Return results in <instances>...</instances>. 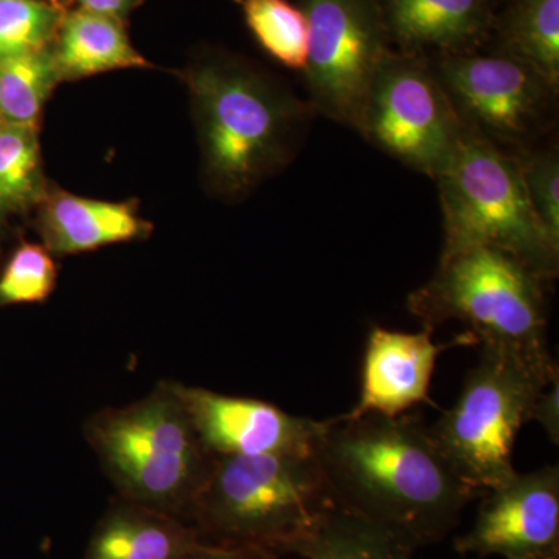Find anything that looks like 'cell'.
<instances>
[{
	"label": "cell",
	"instance_id": "1",
	"mask_svg": "<svg viewBox=\"0 0 559 559\" xmlns=\"http://www.w3.org/2000/svg\"><path fill=\"white\" fill-rule=\"evenodd\" d=\"M318 457L341 507L415 550L457 527L480 492L452 468L430 428L404 414L329 419Z\"/></svg>",
	"mask_w": 559,
	"mask_h": 559
},
{
	"label": "cell",
	"instance_id": "2",
	"mask_svg": "<svg viewBox=\"0 0 559 559\" xmlns=\"http://www.w3.org/2000/svg\"><path fill=\"white\" fill-rule=\"evenodd\" d=\"M340 506L319 457H215L190 511L205 543L294 554Z\"/></svg>",
	"mask_w": 559,
	"mask_h": 559
},
{
	"label": "cell",
	"instance_id": "3",
	"mask_svg": "<svg viewBox=\"0 0 559 559\" xmlns=\"http://www.w3.org/2000/svg\"><path fill=\"white\" fill-rule=\"evenodd\" d=\"M207 171L221 193L240 194L293 157L311 106L266 76L210 62L190 75Z\"/></svg>",
	"mask_w": 559,
	"mask_h": 559
},
{
	"label": "cell",
	"instance_id": "4",
	"mask_svg": "<svg viewBox=\"0 0 559 559\" xmlns=\"http://www.w3.org/2000/svg\"><path fill=\"white\" fill-rule=\"evenodd\" d=\"M86 437L120 498L189 522L215 455L202 444L176 382L94 415Z\"/></svg>",
	"mask_w": 559,
	"mask_h": 559
},
{
	"label": "cell",
	"instance_id": "5",
	"mask_svg": "<svg viewBox=\"0 0 559 559\" xmlns=\"http://www.w3.org/2000/svg\"><path fill=\"white\" fill-rule=\"evenodd\" d=\"M546 280L524 263L488 248L441 255L439 270L411 294L407 308L432 331L459 320L471 344L549 364Z\"/></svg>",
	"mask_w": 559,
	"mask_h": 559
},
{
	"label": "cell",
	"instance_id": "6",
	"mask_svg": "<svg viewBox=\"0 0 559 559\" xmlns=\"http://www.w3.org/2000/svg\"><path fill=\"white\" fill-rule=\"evenodd\" d=\"M443 210V253L500 250L547 283L557 278L559 246L530 201L516 154L466 128L448 167L437 176Z\"/></svg>",
	"mask_w": 559,
	"mask_h": 559
},
{
	"label": "cell",
	"instance_id": "7",
	"mask_svg": "<svg viewBox=\"0 0 559 559\" xmlns=\"http://www.w3.org/2000/svg\"><path fill=\"white\" fill-rule=\"evenodd\" d=\"M559 373L558 364H539L481 347L457 401L430 428L441 454L463 480L489 491L516 474L513 448L540 390Z\"/></svg>",
	"mask_w": 559,
	"mask_h": 559
},
{
	"label": "cell",
	"instance_id": "8",
	"mask_svg": "<svg viewBox=\"0 0 559 559\" xmlns=\"http://www.w3.org/2000/svg\"><path fill=\"white\" fill-rule=\"evenodd\" d=\"M356 131L436 180L457 153L466 127L436 72L388 51L371 80Z\"/></svg>",
	"mask_w": 559,
	"mask_h": 559
},
{
	"label": "cell",
	"instance_id": "9",
	"mask_svg": "<svg viewBox=\"0 0 559 559\" xmlns=\"http://www.w3.org/2000/svg\"><path fill=\"white\" fill-rule=\"evenodd\" d=\"M304 13L311 108L356 130L371 80L388 53L377 9L371 0H305Z\"/></svg>",
	"mask_w": 559,
	"mask_h": 559
},
{
	"label": "cell",
	"instance_id": "10",
	"mask_svg": "<svg viewBox=\"0 0 559 559\" xmlns=\"http://www.w3.org/2000/svg\"><path fill=\"white\" fill-rule=\"evenodd\" d=\"M468 130L502 148L522 145L543 130L557 90L511 55L444 58L436 72Z\"/></svg>",
	"mask_w": 559,
	"mask_h": 559
},
{
	"label": "cell",
	"instance_id": "11",
	"mask_svg": "<svg viewBox=\"0 0 559 559\" xmlns=\"http://www.w3.org/2000/svg\"><path fill=\"white\" fill-rule=\"evenodd\" d=\"M205 450L226 455H299L316 457L329 421L296 417L270 403L221 395L176 382Z\"/></svg>",
	"mask_w": 559,
	"mask_h": 559
},
{
	"label": "cell",
	"instance_id": "12",
	"mask_svg": "<svg viewBox=\"0 0 559 559\" xmlns=\"http://www.w3.org/2000/svg\"><path fill=\"white\" fill-rule=\"evenodd\" d=\"M468 533L455 539L463 557L536 559L559 554V468L514 474L489 489Z\"/></svg>",
	"mask_w": 559,
	"mask_h": 559
},
{
	"label": "cell",
	"instance_id": "13",
	"mask_svg": "<svg viewBox=\"0 0 559 559\" xmlns=\"http://www.w3.org/2000/svg\"><path fill=\"white\" fill-rule=\"evenodd\" d=\"M432 331L401 333L374 326L367 337L358 403L341 418L374 414L399 417L415 404H432L430 380L437 356L448 345L433 344Z\"/></svg>",
	"mask_w": 559,
	"mask_h": 559
},
{
	"label": "cell",
	"instance_id": "14",
	"mask_svg": "<svg viewBox=\"0 0 559 559\" xmlns=\"http://www.w3.org/2000/svg\"><path fill=\"white\" fill-rule=\"evenodd\" d=\"M201 540L189 522L119 496L95 525L84 559H182Z\"/></svg>",
	"mask_w": 559,
	"mask_h": 559
},
{
	"label": "cell",
	"instance_id": "15",
	"mask_svg": "<svg viewBox=\"0 0 559 559\" xmlns=\"http://www.w3.org/2000/svg\"><path fill=\"white\" fill-rule=\"evenodd\" d=\"M40 229L47 249L66 255L139 240L150 226L128 204L58 193L44 209Z\"/></svg>",
	"mask_w": 559,
	"mask_h": 559
},
{
	"label": "cell",
	"instance_id": "16",
	"mask_svg": "<svg viewBox=\"0 0 559 559\" xmlns=\"http://www.w3.org/2000/svg\"><path fill=\"white\" fill-rule=\"evenodd\" d=\"M61 75L90 76L109 70L146 68L116 17L80 10L62 25L57 55Z\"/></svg>",
	"mask_w": 559,
	"mask_h": 559
},
{
	"label": "cell",
	"instance_id": "17",
	"mask_svg": "<svg viewBox=\"0 0 559 559\" xmlns=\"http://www.w3.org/2000/svg\"><path fill=\"white\" fill-rule=\"evenodd\" d=\"M389 24L412 46L455 49L484 31V0H389Z\"/></svg>",
	"mask_w": 559,
	"mask_h": 559
},
{
	"label": "cell",
	"instance_id": "18",
	"mask_svg": "<svg viewBox=\"0 0 559 559\" xmlns=\"http://www.w3.org/2000/svg\"><path fill=\"white\" fill-rule=\"evenodd\" d=\"M414 551L395 533L337 506L294 554L307 559H412Z\"/></svg>",
	"mask_w": 559,
	"mask_h": 559
},
{
	"label": "cell",
	"instance_id": "19",
	"mask_svg": "<svg viewBox=\"0 0 559 559\" xmlns=\"http://www.w3.org/2000/svg\"><path fill=\"white\" fill-rule=\"evenodd\" d=\"M60 79L57 58L46 50L0 61V121L36 127L44 103Z\"/></svg>",
	"mask_w": 559,
	"mask_h": 559
},
{
	"label": "cell",
	"instance_id": "20",
	"mask_svg": "<svg viewBox=\"0 0 559 559\" xmlns=\"http://www.w3.org/2000/svg\"><path fill=\"white\" fill-rule=\"evenodd\" d=\"M511 57L527 62L554 90L559 87V0H520L509 22Z\"/></svg>",
	"mask_w": 559,
	"mask_h": 559
},
{
	"label": "cell",
	"instance_id": "21",
	"mask_svg": "<svg viewBox=\"0 0 559 559\" xmlns=\"http://www.w3.org/2000/svg\"><path fill=\"white\" fill-rule=\"evenodd\" d=\"M43 173L36 127L0 121V209L25 207L38 200Z\"/></svg>",
	"mask_w": 559,
	"mask_h": 559
},
{
	"label": "cell",
	"instance_id": "22",
	"mask_svg": "<svg viewBox=\"0 0 559 559\" xmlns=\"http://www.w3.org/2000/svg\"><path fill=\"white\" fill-rule=\"evenodd\" d=\"M246 21L263 49L286 68L305 70L308 21L286 0H246Z\"/></svg>",
	"mask_w": 559,
	"mask_h": 559
},
{
	"label": "cell",
	"instance_id": "23",
	"mask_svg": "<svg viewBox=\"0 0 559 559\" xmlns=\"http://www.w3.org/2000/svg\"><path fill=\"white\" fill-rule=\"evenodd\" d=\"M57 13L39 0H0V61L46 50Z\"/></svg>",
	"mask_w": 559,
	"mask_h": 559
},
{
	"label": "cell",
	"instance_id": "24",
	"mask_svg": "<svg viewBox=\"0 0 559 559\" xmlns=\"http://www.w3.org/2000/svg\"><path fill=\"white\" fill-rule=\"evenodd\" d=\"M57 283V264L50 250L25 242L11 257L0 277V304H38L50 296Z\"/></svg>",
	"mask_w": 559,
	"mask_h": 559
},
{
	"label": "cell",
	"instance_id": "25",
	"mask_svg": "<svg viewBox=\"0 0 559 559\" xmlns=\"http://www.w3.org/2000/svg\"><path fill=\"white\" fill-rule=\"evenodd\" d=\"M533 209L555 245L559 246V157L558 151H524L516 156Z\"/></svg>",
	"mask_w": 559,
	"mask_h": 559
},
{
	"label": "cell",
	"instance_id": "26",
	"mask_svg": "<svg viewBox=\"0 0 559 559\" xmlns=\"http://www.w3.org/2000/svg\"><path fill=\"white\" fill-rule=\"evenodd\" d=\"M532 421H538L554 444H559V373L540 390L532 411Z\"/></svg>",
	"mask_w": 559,
	"mask_h": 559
},
{
	"label": "cell",
	"instance_id": "27",
	"mask_svg": "<svg viewBox=\"0 0 559 559\" xmlns=\"http://www.w3.org/2000/svg\"><path fill=\"white\" fill-rule=\"evenodd\" d=\"M274 551L252 546H221V544L205 543L193 547L182 559H278Z\"/></svg>",
	"mask_w": 559,
	"mask_h": 559
},
{
	"label": "cell",
	"instance_id": "28",
	"mask_svg": "<svg viewBox=\"0 0 559 559\" xmlns=\"http://www.w3.org/2000/svg\"><path fill=\"white\" fill-rule=\"evenodd\" d=\"M83 10L92 13L103 14V16L116 17L130 9L131 0H79Z\"/></svg>",
	"mask_w": 559,
	"mask_h": 559
},
{
	"label": "cell",
	"instance_id": "29",
	"mask_svg": "<svg viewBox=\"0 0 559 559\" xmlns=\"http://www.w3.org/2000/svg\"><path fill=\"white\" fill-rule=\"evenodd\" d=\"M536 559H559V554L558 555H547V557H540V558H536Z\"/></svg>",
	"mask_w": 559,
	"mask_h": 559
}]
</instances>
